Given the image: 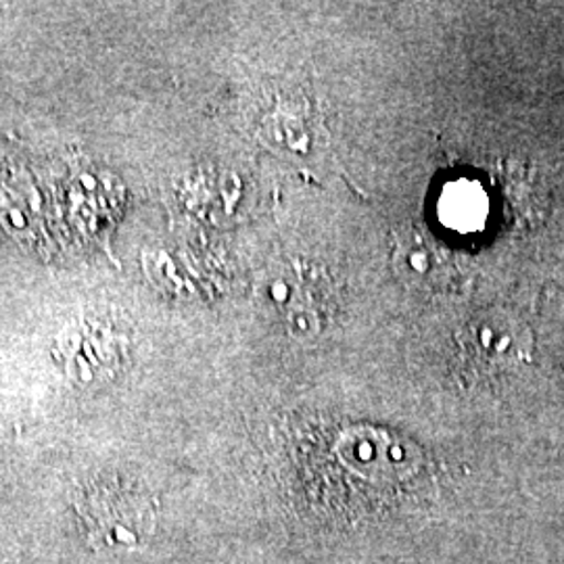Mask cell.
Segmentation results:
<instances>
[{
    "label": "cell",
    "mask_w": 564,
    "mask_h": 564,
    "mask_svg": "<svg viewBox=\"0 0 564 564\" xmlns=\"http://www.w3.org/2000/svg\"><path fill=\"white\" fill-rule=\"evenodd\" d=\"M82 514L90 527V542H95L97 547H139L155 523L153 505L141 494L121 489H101L90 494Z\"/></svg>",
    "instance_id": "cell-1"
}]
</instances>
